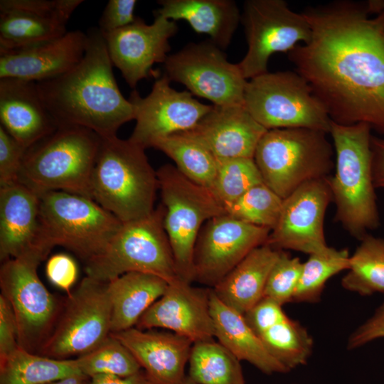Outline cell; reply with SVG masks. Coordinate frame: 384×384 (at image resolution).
Here are the masks:
<instances>
[{"mask_svg":"<svg viewBox=\"0 0 384 384\" xmlns=\"http://www.w3.org/2000/svg\"><path fill=\"white\" fill-rule=\"evenodd\" d=\"M311 38L288 53L331 121L366 123L384 135V11L368 1L306 8Z\"/></svg>","mask_w":384,"mask_h":384,"instance_id":"1","label":"cell"},{"mask_svg":"<svg viewBox=\"0 0 384 384\" xmlns=\"http://www.w3.org/2000/svg\"><path fill=\"white\" fill-rule=\"evenodd\" d=\"M87 35L82 60L68 72L36 82L37 87L58 127L79 126L100 137L116 136L122 124L135 119L134 106L119 89L100 29Z\"/></svg>","mask_w":384,"mask_h":384,"instance_id":"2","label":"cell"},{"mask_svg":"<svg viewBox=\"0 0 384 384\" xmlns=\"http://www.w3.org/2000/svg\"><path fill=\"white\" fill-rule=\"evenodd\" d=\"M371 131L366 123L343 125L331 121L329 132L336 155L335 174L329 178L336 220L359 240L380 225Z\"/></svg>","mask_w":384,"mask_h":384,"instance_id":"3","label":"cell"},{"mask_svg":"<svg viewBox=\"0 0 384 384\" xmlns=\"http://www.w3.org/2000/svg\"><path fill=\"white\" fill-rule=\"evenodd\" d=\"M90 188L92 199L126 223L153 213L158 180L145 149L116 135L100 137Z\"/></svg>","mask_w":384,"mask_h":384,"instance_id":"4","label":"cell"},{"mask_svg":"<svg viewBox=\"0 0 384 384\" xmlns=\"http://www.w3.org/2000/svg\"><path fill=\"white\" fill-rule=\"evenodd\" d=\"M100 137L79 126H59L29 147L18 181L38 196L64 191L91 197L90 181Z\"/></svg>","mask_w":384,"mask_h":384,"instance_id":"5","label":"cell"},{"mask_svg":"<svg viewBox=\"0 0 384 384\" xmlns=\"http://www.w3.org/2000/svg\"><path fill=\"white\" fill-rule=\"evenodd\" d=\"M327 134L302 127L267 130L254 154L264 183L284 199L307 181L329 178L335 164Z\"/></svg>","mask_w":384,"mask_h":384,"instance_id":"6","label":"cell"},{"mask_svg":"<svg viewBox=\"0 0 384 384\" xmlns=\"http://www.w3.org/2000/svg\"><path fill=\"white\" fill-rule=\"evenodd\" d=\"M161 204L148 216L122 223L103 251L86 262L87 277L108 282L128 272L179 279L164 226Z\"/></svg>","mask_w":384,"mask_h":384,"instance_id":"7","label":"cell"},{"mask_svg":"<svg viewBox=\"0 0 384 384\" xmlns=\"http://www.w3.org/2000/svg\"><path fill=\"white\" fill-rule=\"evenodd\" d=\"M164 208V226L173 252L178 277L194 279V254L203 224L225 214L211 190L183 176L176 166L166 164L156 171Z\"/></svg>","mask_w":384,"mask_h":384,"instance_id":"8","label":"cell"},{"mask_svg":"<svg viewBox=\"0 0 384 384\" xmlns=\"http://www.w3.org/2000/svg\"><path fill=\"white\" fill-rule=\"evenodd\" d=\"M40 197V219L46 244L50 249L64 247L85 262L103 251L122 224L85 196L50 191Z\"/></svg>","mask_w":384,"mask_h":384,"instance_id":"9","label":"cell"},{"mask_svg":"<svg viewBox=\"0 0 384 384\" xmlns=\"http://www.w3.org/2000/svg\"><path fill=\"white\" fill-rule=\"evenodd\" d=\"M244 106L266 129L302 127L329 134L331 119L297 71L267 72L247 81Z\"/></svg>","mask_w":384,"mask_h":384,"instance_id":"10","label":"cell"},{"mask_svg":"<svg viewBox=\"0 0 384 384\" xmlns=\"http://www.w3.org/2000/svg\"><path fill=\"white\" fill-rule=\"evenodd\" d=\"M50 252L37 248L3 262L0 287L16 321L21 348L34 353L51 334L60 315L55 297L38 274V267Z\"/></svg>","mask_w":384,"mask_h":384,"instance_id":"11","label":"cell"},{"mask_svg":"<svg viewBox=\"0 0 384 384\" xmlns=\"http://www.w3.org/2000/svg\"><path fill=\"white\" fill-rule=\"evenodd\" d=\"M57 322L38 351L58 359L85 354L111 334L108 283L86 276L70 294Z\"/></svg>","mask_w":384,"mask_h":384,"instance_id":"12","label":"cell"},{"mask_svg":"<svg viewBox=\"0 0 384 384\" xmlns=\"http://www.w3.org/2000/svg\"><path fill=\"white\" fill-rule=\"evenodd\" d=\"M240 21L245 28L247 51L238 64L246 80L268 72L272 54L288 53L300 42H309L312 36L304 15L291 10L284 0L245 1Z\"/></svg>","mask_w":384,"mask_h":384,"instance_id":"13","label":"cell"},{"mask_svg":"<svg viewBox=\"0 0 384 384\" xmlns=\"http://www.w3.org/2000/svg\"><path fill=\"white\" fill-rule=\"evenodd\" d=\"M164 75L185 85L192 95L211 101L213 105H244L247 80L238 64L210 39L190 43L164 62Z\"/></svg>","mask_w":384,"mask_h":384,"instance_id":"14","label":"cell"},{"mask_svg":"<svg viewBox=\"0 0 384 384\" xmlns=\"http://www.w3.org/2000/svg\"><path fill=\"white\" fill-rule=\"evenodd\" d=\"M170 82L164 74L146 97L134 90L129 98L136 120L129 139L145 149L161 139L192 129L213 107L196 100L189 91H176Z\"/></svg>","mask_w":384,"mask_h":384,"instance_id":"15","label":"cell"},{"mask_svg":"<svg viewBox=\"0 0 384 384\" xmlns=\"http://www.w3.org/2000/svg\"><path fill=\"white\" fill-rule=\"evenodd\" d=\"M331 201L329 177L303 183L283 199L279 219L265 244L309 255L325 250L329 246L324 217Z\"/></svg>","mask_w":384,"mask_h":384,"instance_id":"16","label":"cell"},{"mask_svg":"<svg viewBox=\"0 0 384 384\" xmlns=\"http://www.w3.org/2000/svg\"><path fill=\"white\" fill-rule=\"evenodd\" d=\"M271 230L226 214L206 223L194 254V279L213 288L252 250L266 243Z\"/></svg>","mask_w":384,"mask_h":384,"instance_id":"17","label":"cell"},{"mask_svg":"<svg viewBox=\"0 0 384 384\" xmlns=\"http://www.w3.org/2000/svg\"><path fill=\"white\" fill-rule=\"evenodd\" d=\"M151 24L142 19L114 31L102 33L111 61L129 86L148 78L155 63H164L171 50L169 39L178 31L176 21L154 14Z\"/></svg>","mask_w":384,"mask_h":384,"instance_id":"18","label":"cell"},{"mask_svg":"<svg viewBox=\"0 0 384 384\" xmlns=\"http://www.w3.org/2000/svg\"><path fill=\"white\" fill-rule=\"evenodd\" d=\"M210 288L196 287L178 279L142 315L136 325L141 330L160 328L193 343L214 338L210 308Z\"/></svg>","mask_w":384,"mask_h":384,"instance_id":"19","label":"cell"},{"mask_svg":"<svg viewBox=\"0 0 384 384\" xmlns=\"http://www.w3.org/2000/svg\"><path fill=\"white\" fill-rule=\"evenodd\" d=\"M87 41V33L75 30L39 45L0 50V79L11 78L38 82L58 77L82 60Z\"/></svg>","mask_w":384,"mask_h":384,"instance_id":"20","label":"cell"},{"mask_svg":"<svg viewBox=\"0 0 384 384\" xmlns=\"http://www.w3.org/2000/svg\"><path fill=\"white\" fill-rule=\"evenodd\" d=\"M267 129L244 105H213L192 129L185 132L205 146L216 160L251 158Z\"/></svg>","mask_w":384,"mask_h":384,"instance_id":"21","label":"cell"},{"mask_svg":"<svg viewBox=\"0 0 384 384\" xmlns=\"http://www.w3.org/2000/svg\"><path fill=\"white\" fill-rule=\"evenodd\" d=\"M40 203V196L19 181L0 186L2 262L37 248L50 252L43 236Z\"/></svg>","mask_w":384,"mask_h":384,"instance_id":"22","label":"cell"},{"mask_svg":"<svg viewBox=\"0 0 384 384\" xmlns=\"http://www.w3.org/2000/svg\"><path fill=\"white\" fill-rule=\"evenodd\" d=\"M110 335L132 353L153 384H179L186 378L193 342L173 332L136 327Z\"/></svg>","mask_w":384,"mask_h":384,"instance_id":"23","label":"cell"},{"mask_svg":"<svg viewBox=\"0 0 384 384\" xmlns=\"http://www.w3.org/2000/svg\"><path fill=\"white\" fill-rule=\"evenodd\" d=\"M1 125L27 149L58 125L45 106L36 82L0 79Z\"/></svg>","mask_w":384,"mask_h":384,"instance_id":"24","label":"cell"},{"mask_svg":"<svg viewBox=\"0 0 384 384\" xmlns=\"http://www.w3.org/2000/svg\"><path fill=\"white\" fill-rule=\"evenodd\" d=\"M281 252L267 244L255 248L211 288L213 292L244 315L264 297L269 274Z\"/></svg>","mask_w":384,"mask_h":384,"instance_id":"25","label":"cell"},{"mask_svg":"<svg viewBox=\"0 0 384 384\" xmlns=\"http://www.w3.org/2000/svg\"><path fill=\"white\" fill-rule=\"evenodd\" d=\"M210 308L214 338L240 361L249 362L267 374L288 371L267 351L244 315L223 303L211 288Z\"/></svg>","mask_w":384,"mask_h":384,"instance_id":"26","label":"cell"},{"mask_svg":"<svg viewBox=\"0 0 384 384\" xmlns=\"http://www.w3.org/2000/svg\"><path fill=\"white\" fill-rule=\"evenodd\" d=\"M154 14L172 21L184 20L198 33H205L222 50L230 45L241 19L233 0H161Z\"/></svg>","mask_w":384,"mask_h":384,"instance_id":"27","label":"cell"},{"mask_svg":"<svg viewBox=\"0 0 384 384\" xmlns=\"http://www.w3.org/2000/svg\"><path fill=\"white\" fill-rule=\"evenodd\" d=\"M107 283L112 308L111 333L134 327L169 285L158 276L136 272L126 273Z\"/></svg>","mask_w":384,"mask_h":384,"instance_id":"28","label":"cell"},{"mask_svg":"<svg viewBox=\"0 0 384 384\" xmlns=\"http://www.w3.org/2000/svg\"><path fill=\"white\" fill-rule=\"evenodd\" d=\"M78 373L75 358H53L20 346L0 361V384H47Z\"/></svg>","mask_w":384,"mask_h":384,"instance_id":"29","label":"cell"},{"mask_svg":"<svg viewBox=\"0 0 384 384\" xmlns=\"http://www.w3.org/2000/svg\"><path fill=\"white\" fill-rule=\"evenodd\" d=\"M68 21L21 12L0 14V50L31 47L64 36Z\"/></svg>","mask_w":384,"mask_h":384,"instance_id":"30","label":"cell"},{"mask_svg":"<svg viewBox=\"0 0 384 384\" xmlns=\"http://www.w3.org/2000/svg\"><path fill=\"white\" fill-rule=\"evenodd\" d=\"M240 362L214 338L195 342L188 378L198 384H245Z\"/></svg>","mask_w":384,"mask_h":384,"instance_id":"31","label":"cell"},{"mask_svg":"<svg viewBox=\"0 0 384 384\" xmlns=\"http://www.w3.org/2000/svg\"><path fill=\"white\" fill-rule=\"evenodd\" d=\"M154 148L161 151L176 164L187 178L211 189L217 171V161L201 142L186 132L171 134L159 139Z\"/></svg>","mask_w":384,"mask_h":384,"instance_id":"32","label":"cell"},{"mask_svg":"<svg viewBox=\"0 0 384 384\" xmlns=\"http://www.w3.org/2000/svg\"><path fill=\"white\" fill-rule=\"evenodd\" d=\"M342 287L362 296L384 292V239L367 234L350 256Z\"/></svg>","mask_w":384,"mask_h":384,"instance_id":"33","label":"cell"},{"mask_svg":"<svg viewBox=\"0 0 384 384\" xmlns=\"http://www.w3.org/2000/svg\"><path fill=\"white\" fill-rule=\"evenodd\" d=\"M349 260L347 249L337 250L331 247L309 255L308 260L303 262L293 301L318 302L326 282L338 273L348 270Z\"/></svg>","mask_w":384,"mask_h":384,"instance_id":"34","label":"cell"},{"mask_svg":"<svg viewBox=\"0 0 384 384\" xmlns=\"http://www.w3.org/2000/svg\"><path fill=\"white\" fill-rule=\"evenodd\" d=\"M267 351L288 371L306 364L313 340L307 330L288 316L259 336Z\"/></svg>","mask_w":384,"mask_h":384,"instance_id":"35","label":"cell"},{"mask_svg":"<svg viewBox=\"0 0 384 384\" xmlns=\"http://www.w3.org/2000/svg\"><path fill=\"white\" fill-rule=\"evenodd\" d=\"M282 202V198L262 183L223 208L225 214L238 220L272 230L279 219Z\"/></svg>","mask_w":384,"mask_h":384,"instance_id":"36","label":"cell"},{"mask_svg":"<svg viewBox=\"0 0 384 384\" xmlns=\"http://www.w3.org/2000/svg\"><path fill=\"white\" fill-rule=\"evenodd\" d=\"M75 360L82 373L89 378L99 374L126 377L140 372L142 368L126 346L112 335Z\"/></svg>","mask_w":384,"mask_h":384,"instance_id":"37","label":"cell"},{"mask_svg":"<svg viewBox=\"0 0 384 384\" xmlns=\"http://www.w3.org/2000/svg\"><path fill=\"white\" fill-rule=\"evenodd\" d=\"M216 161L217 171L210 190L223 206L264 183L254 159L234 158Z\"/></svg>","mask_w":384,"mask_h":384,"instance_id":"38","label":"cell"},{"mask_svg":"<svg viewBox=\"0 0 384 384\" xmlns=\"http://www.w3.org/2000/svg\"><path fill=\"white\" fill-rule=\"evenodd\" d=\"M303 262L282 250L267 281L264 296L282 306L293 301Z\"/></svg>","mask_w":384,"mask_h":384,"instance_id":"39","label":"cell"},{"mask_svg":"<svg viewBox=\"0 0 384 384\" xmlns=\"http://www.w3.org/2000/svg\"><path fill=\"white\" fill-rule=\"evenodd\" d=\"M82 0H1V13L21 12L68 21Z\"/></svg>","mask_w":384,"mask_h":384,"instance_id":"40","label":"cell"},{"mask_svg":"<svg viewBox=\"0 0 384 384\" xmlns=\"http://www.w3.org/2000/svg\"><path fill=\"white\" fill-rule=\"evenodd\" d=\"M26 150L0 126V186L18 181Z\"/></svg>","mask_w":384,"mask_h":384,"instance_id":"41","label":"cell"},{"mask_svg":"<svg viewBox=\"0 0 384 384\" xmlns=\"http://www.w3.org/2000/svg\"><path fill=\"white\" fill-rule=\"evenodd\" d=\"M282 306L274 300L264 296L244 316L251 329L260 336L287 317Z\"/></svg>","mask_w":384,"mask_h":384,"instance_id":"42","label":"cell"},{"mask_svg":"<svg viewBox=\"0 0 384 384\" xmlns=\"http://www.w3.org/2000/svg\"><path fill=\"white\" fill-rule=\"evenodd\" d=\"M136 4V0H110L98 21L101 33H110L134 23L137 18Z\"/></svg>","mask_w":384,"mask_h":384,"instance_id":"43","label":"cell"},{"mask_svg":"<svg viewBox=\"0 0 384 384\" xmlns=\"http://www.w3.org/2000/svg\"><path fill=\"white\" fill-rule=\"evenodd\" d=\"M49 281L58 288L70 293V289L78 278V267L68 255L59 253L51 256L46 266Z\"/></svg>","mask_w":384,"mask_h":384,"instance_id":"44","label":"cell"},{"mask_svg":"<svg viewBox=\"0 0 384 384\" xmlns=\"http://www.w3.org/2000/svg\"><path fill=\"white\" fill-rule=\"evenodd\" d=\"M19 348L18 329L13 310L0 295V361H4Z\"/></svg>","mask_w":384,"mask_h":384,"instance_id":"45","label":"cell"},{"mask_svg":"<svg viewBox=\"0 0 384 384\" xmlns=\"http://www.w3.org/2000/svg\"><path fill=\"white\" fill-rule=\"evenodd\" d=\"M380 338H384V304L373 316L352 333L347 347L349 349L357 348Z\"/></svg>","mask_w":384,"mask_h":384,"instance_id":"46","label":"cell"},{"mask_svg":"<svg viewBox=\"0 0 384 384\" xmlns=\"http://www.w3.org/2000/svg\"><path fill=\"white\" fill-rule=\"evenodd\" d=\"M372 173L375 188H384V138L372 135Z\"/></svg>","mask_w":384,"mask_h":384,"instance_id":"47","label":"cell"},{"mask_svg":"<svg viewBox=\"0 0 384 384\" xmlns=\"http://www.w3.org/2000/svg\"><path fill=\"white\" fill-rule=\"evenodd\" d=\"M89 384H153L145 373L142 371L126 377L99 374L90 378Z\"/></svg>","mask_w":384,"mask_h":384,"instance_id":"48","label":"cell"},{"mask_svg":"<svg viewBox=\"0 0 384 384\" xmlns=\"http://www.w3.org/2000/svg\"><path fill=\"white\" fill-rule=\"evenodd\" d=\"M90 378L83 373H78L57 380L53 381L47 384H89Z\"/></svg>","mask_w":384,"mask_h":384,"instance_id":"49","label":"cell"},{"mask_svg":"<svg viewBox=\"0 0 384 384\" xmlns=\"http://www.w3.org/2000/svg\"><path fill=\"white\" fill-rule=\"evenodd\" d=\"M179 384H198V383H194L193 381L190 380L188 378L186 377L185 379Z\"/></svg>","mask_w":384,"mask_h":384,"instance_id":"50","label":"cell"}]
</instances>
